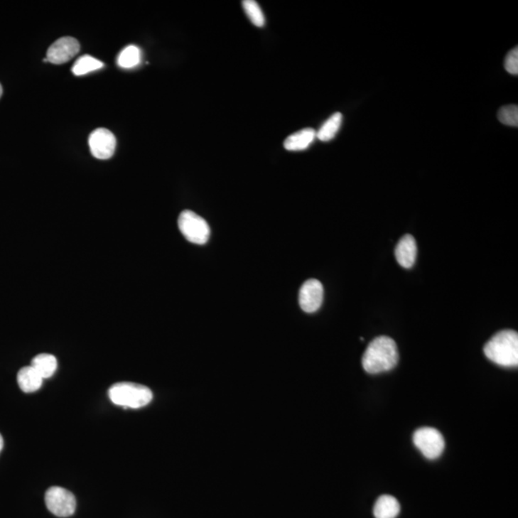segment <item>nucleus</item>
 I'll list each match as a JSON object with an SVG mask.
<instances>
[{"label":"nucleus","mask_w":518,"mask_h":518,"mask_svg":"<svg viewBox=\"0 0 518 518\" xmlns=\"http://www.w3.org/2000/svg\"><path fill=\"white\" fill-rule=\"evenodd\" d=\"M416 243L411 234H405L396 247V259L403 268L410 269L415 264L416 259Z\"/></svg>","instance_id":"nucleus-10"},{"label":"nucleus","mask_w":518,"mask_h":518,"mask_svg":"<svg viewBox=\"0 0 518 518\" xmlns=\"http://www.w3.org/2000/svg\"><path fill=\"white\" fill-rule=\"evenodd\" d=\"M323 301V286L318 279H308L301 285L298 293V303L306 313L319 311Z\"/></svg>","instance_id":"nucleus-8"},{"label":"nucleus","mask_w":518,"mask_h":518,"mask_svg":"<svg viewBox=\"0 0 518 518\" xmlns=\"http://www.w3.org/2000/svg\"><path fill=\"white\" fill-rule=\"evenodd\" d=\"M399 355L396 342L388 336H379L369 342L365 350L362 365L371 374L391 371L399 363Z\"/></svg>","instance_id":"nucleus-1"},{"label":"nucleus","mask_w":518,"mask_h":518,"mask_svg":"<svg viewBox=\"0 0 518 518\" xmlns=\"http://www.w3.org/2000/svg\"><path fill=\"white\" fill-rule=\"evenodd\" d=\"M89 145L93 157L108 160L114 156L117 139L108 129L98 128L90 134Z\"/></svg>","instance_id":"nucleus-7"},{"label":"nucleus","mask_w":518,"mask_h":518,"mask_svg":"<svg viewBox=\"0 0 518 518\" xmlns=\"http://www.w3.org/2000/svg\"><path fill=\"white\" fill-rule=\"evenodd\" d=\"M109 397L115 405L139 409L152 401L153 393L149 388L141 384L119 382L109 388Z\"/></svg>","instance_id":"nucleus-3"},{"label":"nucleus","mask_w":518,"mask_h":518,"mask_svg":"<svg viewBox=\"0 0 518 518\" xmlns=\"http://www.w3.org/2000/svg\"><path fill=\"white\" fill-rule=\"evenodd\" d=\"M45 504L49 511L58 517H71L75 512V496L64 487H52L45 493Z\"/></svg>","instance_id":"nucleus-6"},{"label":"nucleus","mask_w":518,"mask_h":518,"mask_svg":"<svg viewBox=\"0 0 518 518\" xmlns=\"http://www.w3.org/2000/svg\"><path fill=\"white\" fill-rule=\"evenodd\" d=\"M499 122L503 124L517 127L518 126V107L509 105L503 107L498 112Z\"/></svg>","instance_id":"nucleus-19"},{"label":"nucleus","mask_w":518,"mask_h":518,"mask_svg":"<svg viewBox=\"0 0 518 518\" xmlns=\"http://www.w3.org/2000/svg\"><path fill=\"white\" fill-rule=\"evenodd\" d=\"M316 131L311 128L303 129L288 136L284 141V148L288 151H303L307 149L316 139Z\"/></svg>","instance_id":"nucleus-12"},{"label":"nucleus","mask_w":518,"mask_h":518,"mask_svg":"<svg viewBox=\"0 0 518 518\" xmlns=\"http://www.w3.org/2000/svg\"><path fill=\"white\" fill-rule=\"evenodd\" d=\"M2 93H4V89H2L1 84H0V97H1Z\"/></svg>","instance_id":"nucleus-22"},{"label":"nucleus","mask_w":518,"mask_h":518,"mask_svg":"<svg viewBox=\"0 0 518 518\" xmlns=\"http://www.w3.org/2000/svg\"><path fill=\"white\" fill-rule=\"evenodd\" d=\"M31 366L43 379H48L57 371L58 362L54 355L42 353L33 358Z\"/></svg>","instance_id":"nucleus-14"},{"label":"nucleus","mask_w":518,"mask_h":518,"mask_svg":"<svg viewBox=\"0 0 518 518\" xmlns=\"http://www.w3.org/2000/svg\"><path fill=\"white\" fill-rule=\"evenodd\" d=\"M400 512L399 501L394 496L382 495L377 499L374 508L375 518H396Z\"/></svg>","instance_id":"nucleus-13"},{"label":"nucleus","mask_w":518,"mask_h":518,"mask_svg":"<svg viewBox=\"0 0 518 518\" xmlns=\"http://www.w3.org/2000/svg\"><path fill=\"white\" fill-rule=\"evenodd\" d=\"M80 51V43L72 37L59 38L48 48L46 59L51 64L62 65L70 61Z\"/></svg>","instance_id":"nucleus-9"},{"label":"nucleus","mask_w":518,"mask_h":518,"mask_svg":"<svg viewBox=\"0 0 518 518\" xmlns=\"http://www.w3.org/2000/svg\"><path fill=\"white\" fill-rule=\"evenodd\" d=\"M342 122V115L340 112H336L331 115L330 119L323 123L319 131L316 134V138L322 141H330L335 138L337 133L341 127Z\"/></svg>","instance_id":"nucleus-15"},{"label":"nucleus","mask_w":518,"mask_h":518,"mask_svg":"<svg viewBox=\"0 0 518 518\" xmlns=\"http://www.w3.org/2000/svg\"><path fill=\"white\" fill-rule=\"evenodd\" d=\"M103 67L104 64L99 60L95 59V57L90 56V55H84L79 58L74 64L72 72L76 76H81L100 70Z\"/></svg>","instance_id":"nucleus-17"},{"label":"nucleus","mask_w":518,"mask_h":518,"mask_svg":"<svg viewBox=\"0 0 518 518\" xmlns=\"http://www.w3.org/2000/svg\"><path fill=\"white\" fill-rule=\"evenodd\" d=\"M43 378L38 374L31 365L23 367L18 372V384L24 393H34L42 387Z\"/></svg>","instance_id":"nucleus-11"},{"label":"nucleus","mask_w":518,"mask_h":518,"mask_svg":"<svg viewBox=\"0 0 518 518\" xmlns=\"http://www.w3.org/2000/svg\"><path fill=\"white\" fill-rule=\"evenodd\" d=\"M243 8L249 21L257 27L264 26L265 16L263 15L261 8L254 0H245L243 1Z\"/></svg>","instance_id":"nucleus-18"},{"label":"nucleus","mask_w":518,"mask_h":518,"mask_svg":"<svg viewBox=\"0 0 518 518\" xmlns=\"http://www.w3.org/2000/svg\"><path fill=\"white\" fill-rule=\"evenodd\" d=\"M141 61V49L136 45H129L123 49L119 58H117V64L122 68H133L138 67Z\"/></svg>","instance_id":"nucleus-16"},{"label":"nucleus","mask_w":518,"mask_h":518,"mask_svg":"<svg viewBox=\"0 0 518 518\" xmlns=\"http://www.w3.org/2000/svg\"><path fill=\"white\" fill-rule=\"evenodd\" d=\"M178 227L185 239L190 243L205 245L210 239V225L194 211L183 210L178 219Z\"/></svg>","instance_id":"nucleus-4"},{"label":"nucleus","mask_w":518,"mask_h":518,"mask_svg":"<svg viewBox=\"0 0 518 518\" xmlns=\"http://www.w3.org/2000/svg\"><path fill=\"white\" fill-rule=\"evenodd\" d=\"M505 70L512 75L517 76L518 74V48L512 49L511 52L506 56L505 63H504Z\"/></svg>","instance_id":"nucleus-20"},{"label":"nucleus","mask_w":518,"mask_h":518,"mask_svg":"<svg viewBox=\"0 0 518 518\" xmlns=\"http://www.w3.org/2000/svg\"><path fill=\"white\" fill-rule=\"evenodd\" d=\"M413 441L416 448L429 460L437 459L445 450L446 441L443 436L432 427H422L416 430Z\"/></svg>","instance_id":"nucleus-5"},{"label":"nucleus","mask_w":518,"mask_h":518,"mask_svg":"<svg viewBox=\"0 0 518 518\" xmlns=\"http://www.w3.org/2000/svg\"><path fill=\"white\" fill-rule=\"evenodd\" d=\"M485 355L493 363L506 368L518 365V334L514 330L496 333L484 347Z\"/></svg>","instance_id":"nucleus-2"},{"label":"nucleus","mask_w":518,"mask_h":518,"mask_svg":"<svg viewBox=\"0 0 518 518\" xmlns=\"http://www.w3.org/2000/svg\"><path fill=\"white\" fill-rule=\"evenodd\" d=\"M4 438H2L1 434H0V452H1L2 449H4Z\"/></svg>","instance_id":"nucleus-21"}]
</instances>
